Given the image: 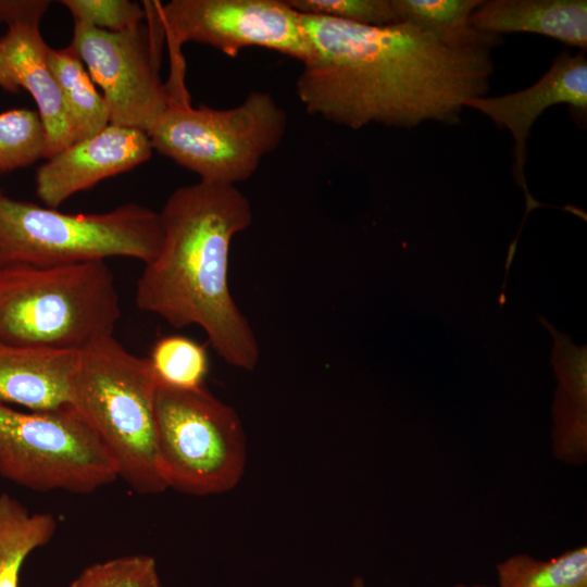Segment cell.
Masks as SVG:
<instances>
[{
  "instance_id": "obj_8",
  "label": "cell",
  "mask_w": 587,
  "mask_h": 587,
  "mask_svg": "<svg viewBox=\"0 0 587 587\" xmlns=\"http://www.w3.org/2000/svg\"><path fill=\"white\" fill-rule=\"evenodd\" d=\"M0 475L36 491L90 494L117 477L102 441L71 407L23 412L0 403Z\"/></svg>"
},
{
  "instance_id": "obj_9",
  "label": "cell",
  "mask_w": 587,
  "mask_h": 587,
  "mask_svg": "<svg viewBox=\"0 0 587 587\" xmlns=\"http://www.w3.org/2000/svg\"><path fill=\"white\" fill-rule=\"evenodd\" d=\"M145 8L149 26L120 33L74 22L71 46L100 86L110 124L147 133L174 96L159 74L163 32L150 3Z\"/></svg>"
},
{
  "instance_id": "obj_25",
  "label": "cell",
  "mask_w": 587,
  "mask_h": 587,
  "mask_svg": "<svg viewBox=\"0 0 587 587\" xmlns=\"http://www.w3.org/2000/svg\"><path fill=\"white\" fill-rule=\"evenodd\" d=\"M60 3L74 22L113 33L136 28L147 17L146 9L129 0H62Z\"/></svg>"
},
{
  "instance_id": "obj_7",
  "label": "cell",
  "mask_w": 587,
  "mask_h": 587,
  "mask_svg": "<svg viewBox=\"0 0 587 587\" xmlns=\"http://www.w3.org/2000/svg\"><path fill=\"white\" fill-rule=\"evenodd\" d=\"M157 450L166 488L191 496L218 495L240 482L247 439L235 409L205 386L186 390L158 382Z\"/></svg>"
},
{
  "instance_id": "obj_24",
  "label": "cell",
  "mask_w": 587,
  "mask_h": 587,
  "mask_svg": "<svg viewBox=\"0 0 587 587\" xmlns=\"http://www.w3.org/2000/svg\"><path fill=\"white\" fill-rule=\"evenodd\" d=\"M300 14L329 16L365 26L399 23L392 0H287Z\"/></svg>"
},
{
  "instance_id": "obj_6",
  "label": "cell",
  "mask_w": 587,
  "mask_h": 587,
  "mask_svg": "<svg viewBox=\"0 0 587 587\" xmlns=\"http://www.w3.org/2000/svg\"><path fill=\"white\" fill-rule=\"evenodd\" d=\"M287 126L285 109L254 90L228 109L193 108L187 98H174L147 135L153 150L201 182L236 186L280 145Z\"/></svg>"
},
{
  "instance_id": "obj_4",
  "label": "cell",
  "mask_w": 587,
  "mask_h": 587,
  "mask_svg": "<svg viewBox=\"0 0 587 587\" xmlns=\"http://www.w3.org/2000/svg\"><path fill=\"white\" fill-rule=\"evenodd\" d=\"M120 317V297L105 261L0 268L2 342L80 351L113 336Z\"/></svg>"
},
{
  "instance_id": "obj_11",
  "label": "cell",
  "mask_w": 587,
  "mask_h": 587,
  "mask_svg": "<svg viewBox=\"0 0 587 587\" xmlns=\"http://www.w3.org/2000/svg\"><path fill=\"white\" fill-rule=\"evenodd\" d=\"M47 0H0V22L8 30L0 38V55L20 87L34 98L46 132L45 157L50 159L75 142L72 123L48 61L50 47L40 33Z\"/></svg>"
},
{
  "instance_id": "obj_14",
  "label": "cell",
  "mask_w": 587,
  "mask_h": 587,
  "mask_svg": "<svg viewBox=\"0 0 587 587\" xmlns=\"http://www.w3.org/2000/svg\"><path fill=\"white\" fill-rule=\"evenodd\" d=\"M78 353L0 341V403L35 412L68 405Z\"/></svg>"
},
{
  "instance_id": "obj_18",
  "label": "cell",
  "mask_w": 587,
  "mask_h": 587,
  "mask_svg": "<svg viewBox=\"0 0 587 587\" xmlns=\"http://www.w3.org/2000/svg\"><path fill=\"white\" fill-rule=\"evenodd\" d=\"M57 530L50 513H32L9 494L0 495V587H18L25 560Z\"/></svg>"
},
{
  "instance_id": "obj_1",
  "label": "cell",
  "mask_w": 587,
  "mask_h": 587,
  "mask_svg": "<svg viewBox=\"0 0 587 587\" xmlns=\"http://www.w3.org/2000/svg\"><path fill=\"white\" fill-rule=\"evenodd\" d=\"M310 54L296 93L309 114L352 129L460 123L465 102L484 97L499 35L449 36L409 23L365 26L301 14Z\"/></svg>"
},
{
  "instance_id": "obj_17",
  "label": "cell",
  "mask_w": 587,
  "mask_h": 587,
  "mask_svg": "<svg viewBox=\"0 0 587 587\" xmlns=\"http://www.w3.org/2000/svg\"><path fill=\"white\" fill-rule=\"evenodd\" d=\"M48 61L73 126L75 142L92 137L110 124L102 95L72 46L49 49Z\"/></svg>"
},
{
  "instance_id": "obj_12",
  "label": "cell",
  "mask_w": 587,
  "mask_h": 587,
  "mask_svg": "<svg viewBox=\"0 0 587 587\" xmlns=\"http://www.w3.org/2000/svg\"><path fill=\"white\" fill-rule=\"evenodd\" d=\"M584 52L573 55L563 51L549 71L526 89L498 97H475L465 102V107L480 111L498 127L507 128L514 139L512 174L525 193L523 220L532 210L545 205L530 195L524 174L532 126L545 110L555 104H569L580 118H586L587 58Z\"/></svg>"
},
{
  "instance_id": "obj_20",
  "label": "cell",
  "mask_w": 587,
  "mask_h": 587,
  "mask_svg": "<svg viewBox=\"0 0 587 587\" xmlns=\"http://www.w3.org/2000/svg\"><path fill=\"white\" fill-rule=\"evenodd\" d=\"M147 359L161 384L186 390L204 387L209 353L204 345L189 337H161L153 344Z\"/></svg>"
},
{
  "instance_id": "obj_13",
  "label": "cell",
  "mask_w": 587,
  "mask_h": 587,
  "mask_svg": "<svg viewBox=\"0 0 587 587\" xmlns=\"http://www.w3.org/2000/svg\"><path fill=\"white\" fill-rule=\"evenodd\" d=\"M152 151L146 132L109 124L48 159L36 173V193L58 209L73 195L148 161Z\"/></svg>"
},
{
  "instance_id": "obj_15",
  "label": "cell",
  "mask_w": 587,
  "mask_h": 587,
  "mask_svg": "<svg viewBox=\"0 0 587 587\" xmlns=\"http://www.w3.org/2000/svg\"><path fill=\"white\" fill-rule=\"evenodd\" d=\"M482 33H533L587 48L586 0H487L470 17Z\"/></svg>"
},
{
  "instance_id": "obj_10",
  "label": "cell",
  "mask_w": 587,
  "mask_h": 587,
  "mask_svg": "<svg viewBox=\"0 0 587 587\" xmlns=\"http://www.w3.org/2000/svg\"><path fill=\"white\" fill-rule=\"evenodd\" d=\"M152 8L175 54L185 42L205 43L230 58L251 47L301 63L310 54L301 14L287 0H172Z\"/></svg>"
},
{
  "instance_id": "obj_26",
  "label": "cell",
  "mask_w": 587,
  "mask_h": 587,
  "mask_svg": "<svg viewBox=\"0 0 587 587\" xmlns=\"http://www.w3.org/2000/svg\"><path fill=\"white\" fill-rule=\"evenodd\" d=\"M0 87L9 92H17L20 89V86L12 71L10 70V67L8 66V64L5 63V61L3 60L1 55H0Z\"/></svg>"
},
{
  "instance_id": "obj_22",
  "label": "cell",
  "mask_w": 587,
  "mask_h": 587,
  "mask_svg": "<svg viewBox=\"0 0 587 587\" xmlns=\"http://www.w3.org/2000/svg\"><path fill=\"white\" fill-rule=\"evenodd\" d=\"M399 23L449 36L470 29V17L483 0H392Z\"/></svg>"
},
{
  "instance_id": "obj_27",
  "label": "cell",
  "mask_w": 587,
  "mask_h": 587,
  "mask_svg": "<svg viewBox=\"0 0 587 587\" xmlns=\"http://www.w3.org/2000/svg\"><path fill=\"white\" fill-rule=\"evenodd\" d=\"M351 587H365V582L362 577L357 576L353 578Z\"/></svg>"
},
{
  "instance_id": "obj_5",
  "label": "cell",
  "mask_w": 587,
  "mask_h": 587,
  "mask_svg": "<svg viewBox=\"0 0 587 587\" xmlns=\"http://www.w3.org/2000/svg\"><path fill=\"white\" fill-rule=\"evenodd\" d=\"M159 212L127 203L103 213H65L0 191V268L51 267L110 258L145 264L159 253Z\"/></svg>"
},
{
  "instance_id": "obj_2",
  "label": "cell",
  "mask_w": 587,
  "mask_h": 587,
  "mask_svg": "<svg viewBox=\"0 0 587 587\" xmlns=\"http://www.w3.org/2000/svg\"><path fill=\"white\" fill-rule=\"evenodd\" d=\"M159 214L163 240L137 282V307L176 328L200 327L225 363L253 371L259 341L228 283L233 239L253 220L249 199L199 180L175 189Z\"/></svg>"
},
{
  "instance_id": "obj_3",
  "label": "cell",
  "mask_w": 587,
  "mask_h": 587,
  "mask_svg": "<svg viewBox=\"0 0 587 587\" xmlns=\"http://www.w3.org/2000/svg\"><path fill=\"white\" fill-rule=\"evenodd\" d=\"M158 379L147 358L113 336L82 349L70 382V404L96 433L117 477L139 495L166 488L161 476L154 414Z\"/></svg>"
},
{
  "instance_id": "obj_28",
  "label": "cell",
  "mask_w": 587,
  "mask_h": 587,
  "mask_svg": "<svg viewBox=\"0 0 587 587\" xmlns=\"http://www.w3.org/2000/svg\"><path fill=\"white\" fill-rule=\"evenodd\" d=\"M454 587H491V586L483 585V584L466 585V584L459 583V584L454 585Z\"/></svg>"
},
{
  "instance_id": "obj_23",
  "label": "cell",
  "mask_w": 587,
  "mask_h": 587,
  "mask_svg": "<svg viewBox=\"0 0 587 587\" xmlns=\"http://www.w3.org/2000/svg\"><path fill=\"white\" fill-rule=\"evenodd\" d=\"M67 587H162L155 560L123 555L87 566Z\"/></svg>"
},
{
  "instance_id": "obj_16",
  "label": "cell",
  "mask_w": 587,
  "mask_h": 587,
  "mask_svg": "<svg viewBox=\"0 0 587 587\" xmlns=\"http://www.w3.org/2000/svg\"><path fill=\"white\" fill-rule=\"evenodd\" d=\"M559 387L553 404L552 453L557 460L582 465L587 459L586 353L555 364Z\"/></svg>"
},
{
  "instance_id": "obj_21",
  "label": "cell",
  "mask_w": 587,
  "mask_h": 587,
  "mask_svg": "<svg viewBox=\"0 0 587 587\" xmlns=\"http://www.w3.org/2000/svg\"><path fill=\"white\" fill-rule=\"evenodd\" d=\"M46 132L37 111L0 113V172L28 166L45 157Z\"/></svg>"
},
{
  "instance_id": "obj_19",
  "label": "cell",
  "mask_w": 587,
  "mask_h": 587,
  "mask_svg": "<svg viewBox=\"0 0 587 587\" xmlns=\"http://www.w3.org/2000/svg\"><path fill=\"white\" fill-rule=\"evenodd\" d=\"M499 587H587V547L544 561L515 554L496 564Z\"/></svg>"
}]
</instances>
